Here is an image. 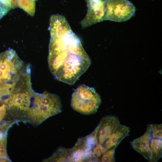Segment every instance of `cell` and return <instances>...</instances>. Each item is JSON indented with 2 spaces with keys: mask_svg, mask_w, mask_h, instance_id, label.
Masks as SVG:
<instances>
[{
  "mask_svg": "<svg viewBox=\"0 0 162 162\" xmlns=\"http://www.w3.org/2000/svg\"><path fill=\"white\" fill-rule=\"evenodd\" d=\"M49 29L50 70L57 80L73 85L90 65V59L66 19L52 21Z\"/></svg>",
  "mask_w": 162,
  "mask_h": 162,
  "instance_id": "6da1fadb",
  "label": "cell"
},
{
  "mask_svg": "<svg viewBox=\"0 0 162 162\" xmlns=\"http://www.w3.org/2000/svg\"><path fill=\"white\" fill-rule=\"evenodd\" d=\"M31 77L29 64L15 84L6 103L10 111L17 115H26L32 105L34 91L32 86Z\"/></svg>",
  "mask_w": 162,
  "mask_h": 162,
  "instance_id": "7a4b0ae2",
  "label": "cell"
},
{
  "mask_svg": "<svg viewBox=\"0 0 162 162\" xmlns=\"http://www.w3.org/2000/svg\"><path fill=\"white\" fill-rule=\"evenodd\" d=\"M62 109L61 101L57 95L46 91L42 93L35 92L26 117L29 122L38 125L47 118L60 113Z\"/></svg>",
  "mask_w": 162,
  "mask_h": 162,
  "instance_id": "3957f363",
  "label": "cell"
},
{
  "mask_svg": "<svg viewBox=\"0 0 162 162\" xmlns=\"http://www.w3.org/2000/svg\"><path fill=\"white\" fill-rule=\"evenodd\" d=\"M101 103L100 96L93 88L85 85L79 86L72 94L71 105L73 109L83 114L95 113Z\"/></svg>",
  "mask_w": 162,
  "mask_h": 162,
  "instance_id": "277c9868",
  "label": "cell"
},
{
  "mask_svg": "<svg viewBox=\"0 0 162 162\" xmlns=\"http://www.w3.org/2000/svg\"><path fill=\"white\" fill-rule=\"evenodd\" d=\"M104 20L122 22L134 15L135 8L128 0H106Z\"/></svg>",
  "mask_w": 162,
  "mask_h": 162,
  "instance_id": "5b68a950",
  "label": "cell"
},
{
  "mask_svg": "<svg viewBox=\"0 0 162 162\" xmlns=\"http://www.w3.org/2000/svg\"><path fill=\"white\" fill-rule=\"evenodd\" d=\"M88 7L86 16L81 22L83 28L104 21L106 0H85Z\"/></svg>",
  "mask_w": 162,
  "mask_h": 162,
  "instance_id": "8992f818",
  "label": "cell"
},
{
  "mask_svg": "<svg viewBox=\"0 0 162 162\" xmlns=\"http://www.w3.org/2000/svg\"><path fill=\"white\" fill-rule=\"evenodd\" d=\"M120 122L117 117L108 116L103 118L96 128L98 143L103 145L114 131Z\"/></svg>",
  "mask_w": 162,
  "mask_h": 162,
  "instance_id": "52a82bcc",
  "label": "cell"
},
{
  "mask_svg": "<svg viewBox=\"0 0 162 162\" xmlns=\"http://www.w3.org/2000/svg\"><path fill=\"white\" fill-rule=\"evenodd\" d=\"M151 138L150 129L148 124L144 134L131 142L133 148L142 155L149 162H151V152L150 147Z\"/></svg>",
  "mask_w": 162,
  "mask_h": 162,
  "instance_id": "ba28073f",
  "label": "cell"
},
{
  "mask_svg": "<svg viewBox=\"0 0 162 162\" xmlns=\"http://www.w3.org/2000/svg\"><path fill=\"white\" fill-rule=\"evenodd\" d=\"M130 128L120 124L110 137L102 145L106 150L117 147L122 141L128 135Z\"/></svg>",
  "mask_w": 162,
  "mask_h": 162,
  "instance_id": "9c48e42d",
  "label": "cell"
},
{
  "mask_svg": "<svg viewBox=\"0 0 162 162\" xmlns=\"http://www.w3.org/2000/svg\"><path fill=\"white\" fill-rule=\"evenodd\" d=\"M150 147L151 152V162H157L162 156V139L151 137L150 142Z\"/></svg>",
  "mask_w": 162,
  "mask_h": 162,
  "instance_id": "30bf717a",
  "label": "cell"
},
{
  "mask_svg": "<svg viewBox=\"0 0 162 162\" xmlns=\"http://www.w3.org/2000/svg\"><path fill=\"white\" fill-rule=\"evenodd\" d=\"M17 6L30 15L34 16L35 10V0H17Z\"/></svg>",
  "mask_w": 162,
  "mask_h": 162,
  "instance_id": "8fae6325",
  "label": "cell"
},
{
  "mask_svg": "<svg viewBox=\"0 0 162 162\" xmlns=\"http://www.w3.org/2000/svg\"><path fill=\"white\" fill-rule=\"evenodd\" d=\"M151 137L162 139V125L161 124H149Z\"/></svg>",
  "mask_w": 162,
  "mask_h": 162,
  "instance_id": "7c38bea8",
  "label": "cell"
},
{
  "mask_svg": "<svg viewBox=\"0 0 162 162\" xmlns=\"http://www.w3.org/2000/svg\"><path fill=\"white\" fill-rule=\"evenodd\" d=\"M6 137L4 135L0 138V159L1 161H9L6 149Z\"/></svg>",
  "mask_w": 162,
  "mask_h": 162,
  "instance_id": "4fadbf2b",
  "label": "cell"
},
{
  "mask_svg": "<svg viewBox=\"0 0 162 162\" xmlns=\"http://www.w3.org/2000/svg\"><path fill=\"white\" fill-rule=\"evenodd\" d=\"M106 150L102 145L98 143L96 145L92 151L94 160L99 161L100 158Z\"/></svg>",
  "mask_w": 162,
  "mask_h": 162,
  "instance_id": "5bb4252c",
  "label": "cell"
},
{
  "mask_svg": "<svg viewBox=\"0 0 162 162\" xmlns=\"http://www.w3.org/2000/svg\"><path fill=\"white\" fill-rule=\"evenodd\" d=\"M116 148H112L106 150L100 159L99 161L115 162L114 154Z\"/></svg>",
  "mask_w": 162,
  "mask_h": 162,
  "instance_id": "9a60e30c",
  "label": "cell"
},
{
  "mask_svg": "<svg viewBox=\"0 0 162 162\" xmlns=\"http://www.w3.org/2000/svg\"><path fill=\"white\" fill-rule=\"evenodd\" d=\"M9 7L3 4L0 1V20L10 10Z\"/></svg>",
  "mask_w": 162,
  "mask_h": 162,
  "instance_id": "2e32d148",
  "label": "cell"
},
{
  "mask_svg": "<svg viewBox=\"0 0 162 162\" xmlns=\"http://www.w3.org/2000/svg\"><path fill=\"white\" fill-rule=\"evenodd\" d=\"M7 109L8 110V107L5 103L0 106V122L5 116Z\"/></svg>",
  "mask_w": 162,
  "mask_h": 162,
  "instance_id": "e0dca14e",
  "label": "cell"
}]
</instances>
